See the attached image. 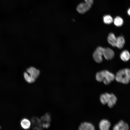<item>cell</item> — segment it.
I'll use <instances>...</instances> for the list:
<instances>
[{
    "label": "cell",
    "instance_id": "obj_1",
    "mask_svg": "<svg viewBox=\"0 0 130 130\" xmlns=\"http://www.w3.org/2000/svg\"><path fill=\"white\" fill-rule=\"evenodd\" d=\"M96 78L98 82H103L105 84L108 85L115 80V76L107 70H104L96 73Z\"/></svg>",
    "mask_w": 130,
    "mask_h": 130
},
{
    "label": "cell",
    "instance_id": "obj_2",
    "mask_svg": "<svg viewBox=\"0 0 130 130\" xmlns=\"http://www.w3.org/2000/svg\"><path fill=\"white\" fill-rule=\"evenodd\" d=\"M100 100L103 105L107 104L108 107L111 108L116 104L117 99L114 94L106 92L100 95Z\"/></svg>",
    "mask_w": 130,
    "mask_h": 130
},
{
    "label": "cell",
    "instance_id": "obj_3",
    "mask_svg": "<svg viewBox=\"0 0 130 130\" xmlns=\"http://www.w3.org/2000/svg\"><path fill=\"white\" fill-rule=\"evenodd\" d=\"M40 71L35 67H31L26 70L24 72V77L26 81L29 84H32L35 82L39 76Z\"/></svg>",
    "mask_w": 130,
    "mask_h": 130
},
{
    "label": "cell",
    "instance_id": "obj_4",
    "mask_svg": "<svg viewBox=\"0 0 130 130\" xmlns=\"http://www.w3.org/2000/svg\"><path fill=\"white\" fill-rule=\"evenodd\" d=\"M115 80L117 82L122 84H128L130 81V71L128 68L121 69L117 72Z\"/></svg>",
    "mask_w": 130,
    "mask_h": 130
},
{
    "label": "cell",
    "instance_id": "obj_5",
    "mask_svg": "<svg viewBox=\"0 0 130 130\" xmlns=\"http://www.w3.org/2000/svg\"><path fill=\"white\" fill-rule=\"evenodd\" d=\"M104 48L100 46L98 47L94 51L93 57L95 61L97 63H101L103 61Z\"/></svg>",
    "mask_w": 130,
    "mask_h": 130
},
{
    "label": "cell",
    "instance_id": "obj_6",
    "mask_svg": "<svg viewBox=\"0 0 130 130\" xmlns=\"http://www.w3.org/2000/svg\"><path fill=\"white\" fill-rule=\"evenodd\" d=\"M91 5L86 2H82L77 6L76 9L80 14H84L88 11L92 6Z\"/></svg>",
    "mask_w": 130,
    "mask_h": 130
},
{
    "label": "cell",
    "instance_id": "obj_7",
    "mask_svg": "<svg viewBox=\"0 0 130 130\" xmlns=\"http://www.w3.org/2000/svg\"><path fill=\"white\" fill-rule=\"evenodd\" d=\"M129 128L128 124L123 120H121L115 125L113 129V130H128Z\"/></svg>",
    "mask_w": 130,
    "mask_h": 130
},
{
    "label": "cell",
    "instance_id": "obj_8",
    "mask_svg": "<svg viewBox=\"0 0 130 130\" xmlns=\"http://www.w3.org/2000/svg\"><path fill=\"white\" fill-rule=\"evenodd\" d=\"M103 55L106 59L110 60L113 58L115 54L113 51L110 48H104Z\"/></svg>",
    "mask_w": 130,
    "mask_h": 130
},
{
    "label": "cell",
    "instance_id": "obj_9",
    "mask_svg": "<svg viewBox=\"0 0 130 130\" xmlns=\"http://www.w3.org/2000/svg\"><path fill=\"white\" fill-rule=\"evenodd\" d=\"M111 124L110 122L108 120L104 119L100 122L99 126L100 130H109L110 129Z\"/></svg>",
    "mask_w": 130,
    "mask_h": 130
},
{
    "label": "cell",
    "instance_id": "obj_10",
    "mask_svg": "<svg viewBox=\"0 0 130 130\" xmlns=\"http://www.w3.org/2000/svg\"><path fill=\"white\" fill-rule=\"evenodd\" d=\"M95 127L91 123L84 122L81 123L78 128L79 130H94Z\"/></svg>",
    "mask_w": 130,
    "mask_h": 130
},
{
    "label": "cell",
    "instance_id": "obj_11",
    "mask_svg": "<svg viewBox=\"0 0 130 130\" xmlns=\"http://www.w3.org/2000/svg\"><path fill=\"white\" fill-rule=\"evenodd\" d=\"M107 40L110 45L113 47H116L117 38L113 33H109L107 37Z\"/></svg>",
    "mask_w": 130,
    "mask_h": 130
},
{
    "label": "cell",
    "instance_id": "obj_12",
    "mask_svg": "<svg viewBox=\"0 0 130 130\" xmlns=\"http://www.w3.org/2000/svg\"><path fill=\"white\" fill-rule=\"evenodd\" d=\"M125 44V39L123 36H120L117 38L116 47L121 49L123 48Z\"/></svg>",
    "mask_w": 130,
    "mask_h": 130
},
{
    "label": "cell",
    "instance_id": "obj_13",
    "mask_svg": "<svg viewBox=\"0 0 130 130\" xmlns=\"http://www.w3.org/2000/svg\"><path fill=\"white\" fill-rule=\"evenodd\" d=\"M21 125L24 130L29 129L31 126V122L28 119L25 118L22 119L20 122Z\"/></svg>",
    "mask_w": 130,
    "mask_h": 130
},
{
    "label": "cell",
    "instance_id": "obj_14",
    "mask_svg": "<svg viewBox=\"0 0 130 130\" xmlns=\"http://www.w3.org/2000/svg\"><path fill=\"white\" fill-rule=\"evenodd\" d=\"M130 57L129 52L127 50L123 51L120 54L121 59L124 62L128 61L130 59Z\"/></svg>",
    "mask_w": 130,
    "mask_h": 130
},
{
    "label": "cell",
    "instance_id": "obj_15",
    "mask_svg": "<svg viewBox=\"0 0 130 130\" xmlns=\"http://www.w3.org/2000/svg\"><path fill=\"white\" fill-rule=\"evenodd\" d=\"M114 24L117 26L119 27L122 26L123 23V19L119 16L116 17L114 20Z\"/></svg>",
    "mask_w": 130,
    "mask_h": 130
},
{
    "label": "cell",
    "instance_id": "obj_16",
    "mask_svg": "<svg viewBox=\"0 0 130 130\" xmlns=\"http://www.w3.org/2000/svg\"><path fill=\"white\" fill-rule=\"evenodd\" d=\"M103 21L104 23L107 24H110L113 21L112 17L109 15H104L103 17Z\"/></svg>",
    "mask_w": 130,
    "mask_h": 130
},
{
    "label": "cell",
    "instance_id": "obj_17",
    "mask_svg": "<svg viewBox=\"0 0 130 130\" xmlns=\"http://www.w3.org/2000/svg\"><path fill=\"white\" fill-rule=\"evenodd\" d=\"M85 2L91 5L92 6L93 3V0H84Z\"/></svg>",
    "mask_w": 130,
    "mask_h": 130
},
{
    "label": "cell",
    "instance_id": "obj_18",
    "mask_svg": "<svg viewBox=\"0 0 130 130\" xmlns=\"http://www.w3.org/2000/svg\"><path fill=\"white\" fill-rule=\"evenodd\" d=\"M127 13L128 14L130 15V8H129V9L128 10Z\"/></svg>",
    "mask_w": 130,
    "mask_h": 130
}]
</instances>
